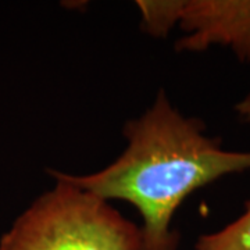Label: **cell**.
I'll return each mask as SVG.
<instances>
[{"mask_svg":"<svg viewBox=\"0 0 250 250\" xmlns=\"http://www.w3.org/2000/svg\"><path fill=\"white\" fill-rule=\"evenodd\" d=\"M178 25V52H203L225 46L250 62V0H184Z\"/></svg>","mask_w":250,"mask_h":250,"instance_id":"obj_3","label":"cell"},{"mask_svg":"<svg viewBox=\"0 0 250 250\" xmlns=\"http://www.w3.org/2000/svg\"><path fill=\"white\" fill-rule=\"evenodd\" d=\"M184 0H139L136 6L142 16V29L154 38L168 35L178 25Z\"/></svg>","mask_w":250,"mask_h":250,"instance_id":"obj_5","label":"cell"},{"mask_svg":"<svg viewBox=\"0 0 250 250\" xmlns=\"http://www.w3.org/2000/svg\"><path fill=\"white\" fill-rule=\"evenodd\" d=\"M195 250H250V200L235 221L217 232L202 235Z\"/></svg>","mask_w":250,"mask_h":250,"instance_id":"obj_4","label":"cell"},{"mask_svg":"<svg viewBox=\"0 0 250 250\" xmlns=\"http://www.w3.org/2000/svg\"><path fill=\"white\" fill-rule=\"evenodd\" d=\"M53 178L3 235L0 250H142L141 227L107 200Z\"/></svg>","mask_w":250,"mask_h":250,"instance_id":"obj_2","label":"cell"},{"mask_svg":"<svg viewBox=\"0 0 250 250\" xmlns=\"http://www.w3.org/2000/svg\"><path fill=\"white\" fill-rule=\"evenodd\" d=\"M235 111L245 121H250V89L243 98L235 104Z\"/></svg>","mask_w":250,"mask_h":250,"instance_id":"obj_6","label":"cell"},{"mask_svg":"<svg viewBox=\"0 0 250 250\" xmlns=\"http://www.w3.org/2000/svg\"><path fill=\"white\" fill-rule=\"evenodd\" d=\"M126 147L106 168L50 175L104 200L128 202L142 217V250H177L179 235L171 221L179 206L200 188L250 170V152L225 150L205 124L185 117L160 90L142 116L124 126Z\"/></svg>","mask_w":250,"mask_h":250,"instance_id":"obj_1","label":"cell"}]
</instances>
